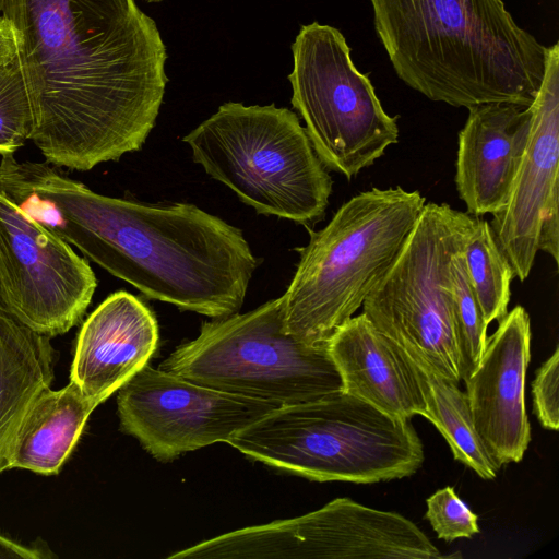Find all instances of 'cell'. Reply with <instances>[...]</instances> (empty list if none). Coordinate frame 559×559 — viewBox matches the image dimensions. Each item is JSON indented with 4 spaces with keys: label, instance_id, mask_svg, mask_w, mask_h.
I'll use <instances>...</instances> for the list:
<instances>
[{
    "label": "cell",
    "instance_id": "cell-1",
    "mask_svg": "<svg viewBox=\"0 0 559 559\" xmlns=\"http://www.w3.org/2000/svg\"><path fill=\"white\" fill-rule=\"evenodd\" d=\"M17 38L31 139L46 160L90 170L139 151L168 78L155 21L135 0H0Z\"/></svg>",
    "mask_w": 559,
    "mask_h": 559
},
{
    "label": "cell",
    "instance_id": "cell-2",
    "mask_svg": "<svg viewBox=\"0 0 559 559\" xmlns=\"http://www.w3.org/2000/svg\"><path fill=\"white\" fill-rule=\"evenodd\" d=\"M0 193L111 275L181 310L237 313L258 266L239 228L193 204L106 197L12 153L1 155Z\"/></svg>",
    "mask_w": 559,
    "mask_h": 559
},
{
    "label": "cell",
    "instance_id": "cell-3",
    "mask_svg": "<svg viewBox=\"0 0 559 559\" xmlns=\"http://www.w3.org/2000/svg\"><path fill=\"white\" fill-rule=\"evenodd\" d=\"M374 29L397 76L433 102L531 106L547 47L502 0H369Z\"/></svg>",
    "mask_w": 559,
    "mask_h": 559
},
{
    "label": "cell",
    "instance_id": "cell-4",
    "mask_svg": "<svg viewBox=\"0 0 559 559\" xmlns=\"http://www.w3.org/2000/svg\"><path fill=\"white\" fill-rule=\"evenodd\" d=\"M425 203L417 190L372 188L342 204L325 227L309 230L282 296L286 332L326 344L392 266Z\"/></svg>",
    "mask_w": 559,
    "mask_h": 559
},
{
    "label": "cell",
    "instance_id": "cell-5",
    "mask_svg": "<svg viewBox=\"0 0 559 559\" xmlns=\"http://www.w3.org/2000/svg\"><path fill=\"white\" fill-rule=\"evenodd\" d=\"M227 443L248 457L316 481L401 479L425 460L408 419L343 391L277 407Z\"/></svg>",
    "mask_w": 559,
    "mask_h": 559
},
{
    "label": "cell",
    "instance_id": "cell-6",
    "mask_svg": "<svg viewBox=\"0 0 559 559\" xmlns=\"http://www.w3.org/2000/svg\"><path fill=\"white\" fill-rule=\"evenodd\" d=\"M192 158L255 212L321 221L333 181L288 108L228 102L182 138Z\"/></svg>",
    "mask_w": 559,
    "mask_h": 559
},
{
    "label": "cell",
    "instance_id": "cell-7",
    "mask_svg": "<svg viewBox=\"0 0 559 559\" xmlns=\"http://www.w3.org/2000/svg\"><path fill=\"white\" fill-rule=\"evenodd\" d=\"M159 369L221 392L277 406L343 391L326 344L288 334L282 296L246 313L202 323Z\"/></svg>",
    "mask_w": 559,
    "mask_h": 559
},
{
    "label": "cell",
    "instance_id": "cell-8",
    "mask_svg": "<svg viewBox=\"0 0 559 559\" xmlns=\"http://www.w3.org/2000/svg\"><path fill=\"white\" fill-rule=\"evenodd\" d=\"M476 216L425 203L396 260L367 295L362 313L421 368L462 381L453 316V263Z\"/></svg>",
    "mask_w": 559,
    "mask_h": 559
},
{
    "label": "cell",
    "instance_id": "cell-9",
    "mask_svg": "<svg viewBox=\"0 0 559 559\" xmlns=\"http://www.w3.org/2000/svg\"><path fill=\"white\" fill-rule=\"evenodd\" d=\"M292 52V105L323 165L350 179L397 143L396 117L385 112L337 28L301 25Z\"/></svg>",
    "mask_w": 559,
    "mask_h": 559
},
{
    "label": "cell",
    "instance_id": "cell-10",
    "mask_svg": "<svg viewBox=\"0 0 559 559\" xmlns=\"http://www.w3.org/2000/svg\"><path fill=\"white\" fill-rule=\"evenodd\" d=\"M0 283L7 311L48 337L79 323L97 286L85 259L1 193Z\"/></svg>",
    "mask_w": 559,
    "mask_h": 559
},
{
    "label": "cell",
    "instance_id": "cell-11",
    "mask_svg": "<svg viewBox=\"0 0 559 559\" xmlns=\"http://www.w3.org/2000/svg\"><path fill=\"white\" fill-rule=\"evenodd\" d=\"M121 430L166 462L216 442L280 407L221 392L148 365L118 390Z\"/></svg>",
    "mask_w": 559,
    "mask_h": 559
},
{
    "label": "cell",
    "instance_id": "cell-12",
    "mask_svg": "<svg viewBox=\"0 0 559 559\" xmlns=\"http://www.w3.org/2000/svg\"><path fill=\"white\" fill-rule=\"evenodd\" d=\"M531 109L528 138L508 201L489 223L521 282L539 250L559 264V43L547 47Z\"/></svg>",
    "mask_w": 559,
    "mask_h": 559
},
{
    "label": "cell",
    "instance_id": "cell-13",
    "mask_svg": "<svg viewBox=\"0 0 559 559\" xmlns=\"http://www.w3.org/2000/svg\"><path fill=\"white\" fill-rule=\"evenodd\" d=\"M531 319L522 306L508 311L487 337L476 368L463 379L475 428L493 462H520L531 441L525 378Z\"/></svg>",
    "mask_w": 559,
    "mask_h": 559
},
{
    "label": "cell",
    "instance_id": "cell-14",
    "mask_svg": "<svg viewBox=\"0 0 559 559\" xmlns=\"http://www.w3.org/2000/svg\"><path fill=\"white\" fill-rule=\"evenodd\" d=\"M158 337L151 309L134 295L116 292L83 323L70 381L99 405L147 365Z\"/></svg>",
    "mask_w": 559,
    "mask_h": 559
},
{
    "label": "cell",
    "instance_id": "cell-15",
    "mask_svg": "<svg viewBox=\"0 0 559 559\" xmlns=\"http://www.w3.org/2000/svg\"><path fill=\"white\" fill-rule=\"evenodd\" d=\"M459 133L455 186L467 213L496 214L509 198L531 126V106L487 103L468 107Z\"/></svg>",
    "mask_w": 559,
    "mask_h": 559
},
{
    "label": "cell",
    "instance_id": "cell-16",
    "mask_svg": "<svg viewBox=\"0 0 559 559\" xmlns=\"http://www.w3.org/2000/svg\"><path fill=\"white\" fill-rule=\"evenodd\" d=\"M326 346L341 376L343 392L400 419L425 415L415 361L362 312L338 326Z\"/></svg>",
    "mask_w": 559,
    "mask_h": 559
},
{
    "label": "cell",
    "instance_id": "cell-17",
    "mask_svg": "<svg viewBox=\"0 0 559 559\" xmlns=\"http://www.w3.org/2000/svg\"><path fill=\"white\" fill-rule=\"evenodd\" d=\"M96 406L72 381L60 390L41 389L3 447L0 474L12 468L58 474Z\"/></svg>",
    "mask_w": 559,
    "mask_h": 559
},
{
    "label": "cell",
    "instance_id": "cell-18",
    "mask_svg": "<svg viewBox=\"0 0 559 559\" xmlns=\"http://www.w3.org/2000/svg\"><path fill=\"white\" fill-rule=\"evenodd\" d=\"M49 340L0 309V454L31 401L53 379Z\"/></svg>",
    "mask_w": 559,
    "mask_h": 559
},
{
    "label": "cell",
    "instance_id": "cell-19",
    "mask_svg": "<svg viewBox=\"0 0 559 559\" xmlns=\"http://www.w3.org/2000/svg\"><path fill=\"white\" fill-rule=\"evenodd\" d=\"M416 366L426 403L424 417L440 431L456 461L483 479H495L500 467L475 428L466 393L459 384Z\"/></svg>",
    "mask_w": 559,
    "mask_h": 559
},
{
    "label": "cell",
    "instance_id": "cell-20",
    "mask_svg": "<svg viewBox=\"0 0 559 559\" xmlns=\"http://www.w3.org/2000/svg\"><path fill=\"white\" fill-rule=\"evenodd\" d=\"M468 281L485 322L501 321L508 313L513 269L498 246L490 224L476 216L464 249Z\"/></svg>",
    "mask_w": 559,
    "mask_h": 559
},
{
    "label": "cell",
    "instance_id": "cell-21",
    "mask_svg": "<svg viewBox=\"0 0 559 559\" xmlns=\"http://www.w3.org/2000/svg\"><path fill=\"white\" fill-rule=\"evenodd\" d=\"M464 249L456 253L453 263V316L462 380L478 365L488 328L468 281Z\"/></svg>",
    "mask_w": 559,
    "mask_h": 559
},
{
    "label": "cell",
    "instance_id": "cell-22",
    "mask_svg": "<svg viewBox=\"0 0 559 559\" xmlns=\"http://www.w3.org/2000/svg\"><path fill=\"white\" fill-rule=\"evenodd\" d=\"M32 112L15 60L0 67V155L13 153L31 139Z\"/></svg>",
    "mask_w": 559,
    "mask_h": 559
},
{
    "label": "cell",
    "instance_id": "cell-23",
    "mask_svg": "<svg viewBox=\"0 0 559 559\" xmlns=\"http://www.w3.org/2000/svg\"><path fill=\"white\" fill-rule=\"evenodd\" d=\"M426 519L438 538L453 542L479 533L477 515L461 500L452 487L437 490L426 500Z\"/></svg>",
    "mask_w": 559,
    "mask_h": 559
},
{
    "label": "cell",
    "instance_id": "cell-24",
    "mask_svg": "<svg viewBox=\"0 0 559 559\" xmlns=\"http://www.w3.org/2000/svg\"><path fill=\"white\" fill-rule=\"evenodd\" d=\"M534 413L548 430L559 428V348L537 369L532 382Z\"/></svg>",
    "mask_w": 559,
    "mask_h": 559
},
{
    "label": "cell",
    "instance_id": "cell-25",
    "mask_svg": "<svg viewBox=\"0 0 559 559\" xmlns=\"http://www.w3.org/2000/svg\"><path fill=\"white\" fill-rule=\"evenodd\" d=\"M17 38L11 23L0 15V67L15 60Z\"/></svg>",
    "mask_w": 559,
    "mask_h": 559
},
{
    "label": "cell",
    "instance_id": "cell-26",
    "mask_svg": "<svg viewBox=\"0 0 559 559\" xmlns=\"http://www.w3.org/2000/svg\"><path fill=\"white\" fill-rule=\"evenodd\" d=\"M46 554L36 547H26L0 535V558L41 559Z\"/></svg>",
    "mask_w": 559,
    "mask_h": 559
},
{
    "label": "cell",
    "instance_id": "cell-27",
    "mask_svg": "<svg viewBox=\"0 0 559 559\" xmlns=\"http://www.w3.org/2000/svg\"><path fill=\"white\" fill-rule=\"evenodd\" d=\"M0 309L7 311V307H5V304H4V300H3V296H2L1 283H0Z\"/></svg>",
    "mask_w": 559,
    "mask_h": 559
},
{
    "label": "cell",
    "instance_id": "cell-28",
    "mask_svg": "<svg viewBox=\"0 0 559 559\" xmlns=\"http://www.w3.org/2000/svg\"><path fill=\"white\" fill-rule=\"evenodd\" d=\"M146 2H150V3H157V2H160L163 0H145Z\"/></svg>",
    "mask_w": 559,
    "mask_h": 559
}]
</instances>
